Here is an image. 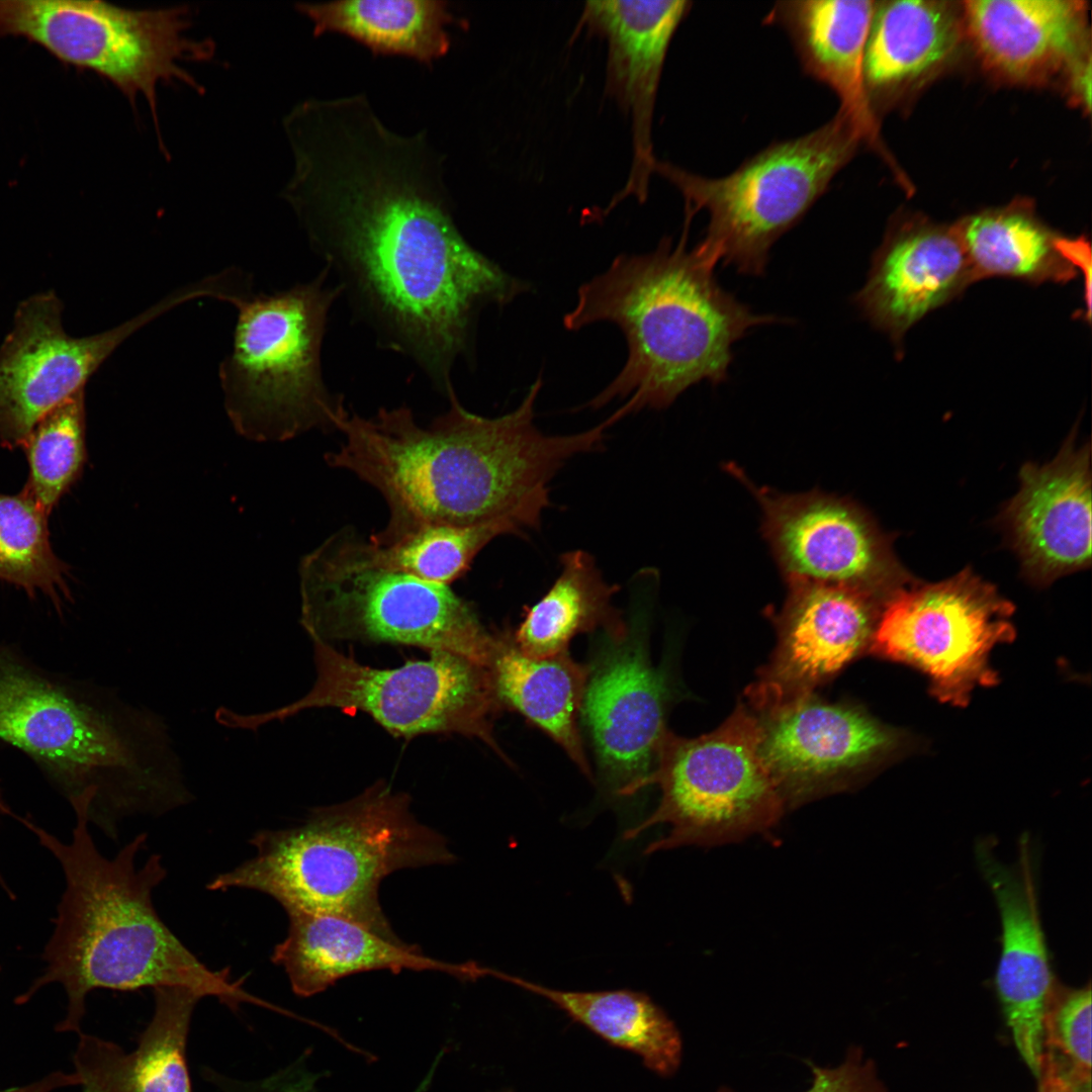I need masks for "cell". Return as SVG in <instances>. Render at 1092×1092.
<instances>
[{"label": "cell", "instance_id": "1f68e13d", "mask_svg": "<svg viewBox=\"0 0 1092 1092\" xmlns=\"http://www.w3.org/2000/svg\"><path fill=\"white\" fill-rule=\"evenodd\" d=\"M974 281L1007 276L1040 283L1066 282L1075 269L1056 248V238L1018 209L984 212L958 225Z\"/></svg>", "mask_w": 1092, "mask_h": 1092}, {"label": "cell", "instance_id": "9c48e42d", "mask_svg": "<svg viewBox=\"0 0 1092 1092\" xmlns=\"http://www.w3.org/2000/svg\"><path fill=\"white\" fill-rule=\"evenodd\" d=\"M755 714L739 703L715 730L694 738L668 729L638 793L656 785L654 811L625 831V839L664 825L646 854L684 846L713 847L767 835L786 807L759 752Z\"/></svg>", "mask_w": 1092, "mask_h": 1092}, {"label": "cell", "instance_id": "484cf974", "mask_svg": "<svg viewBox=\"0 0 1092 1092\" xmlns=\"http://www.w3.org/2000/svg\"><path fill=\"white\" fill-rule=\"evenodd\" d=\"M153 991V1017L132 1052L79 1033L73 1063L82 1092H191L187 1036L193 1010L202 997L178 986Z\"/></svg>", "mask_w": 1092, "mask_h": 1092}, {"label": "cell", "instance_id": "9a60e30c", "mask_svg": "<svg viewBox=\"0 0 1092 1092\" xmlns=\"http://www.w3.org/2000/svg\"><path fill=\"white\" fill-rule=\"evenodd\" d=\"M189 299V292L180 288L115 328L83 338L64 331L62 303L53 292L22 301L0 348V446L22 448L35 425L84 390L126 338Z\"/></svg>", "mask_w": 1092, "mask_h": 1092}, {"label": "cell", "instance_id": "30bf717a", "mask_svg": "<svg viewBox=\"0 0 1092 1092\" xmlns=\"http://www.w3.org/2000/svg\"><path fill=\"white\" fill-rule=\"evenodd\" d=\"M861 142L858 127L838 109L820 127L766 147L726 176H700L657 161L654 171L680 190L689 213L708 212L703 242L720 260L761 275L771 246L826 191Z\"/></svg>", "mask_w": 1092, "mask_h": 1092}, {"label": "cell", "instance_id": "60d3db41", "mask_svg": "<svg viewBox=\"0 0 1092 1092\" xmlns=\"http://www.w3.org/2000/svg\"><path fill=\"white\" fill-rule=\"evenodd\" d=\"M11 814H12L11 810H10L9 806L7 805V803H6V801H5L4 797H3V793H2V791L0 789V818L2 816L11 815Z\"/></svg>", "mask_w": 1092, "mask_h": 1092}, {"label": "cell", "instance_id": "ac0fdd59", "mask_svg": "<svg viewBox=\"0 0 1092 1092\" xmlns=\"http://www.w3.org/2000/svg\"><path fill=\"white\" fill-rule=\"evenodd\" d=\"M993 841L981 840L976 854L996 900L1002 927L995 983L1015 1045L1040 1078L1045 1061L1044 1019L1057 985L1042 930L1029 835L1018 842L1015 862L1000 861Z\"/></svg>", "mask_w": 1092, "mask_h": 1092}, {"label": "cell", "instance_id": "83f0119b", "mask_svg": "<svg viewBox=\"0 0 1092 1092\" xmlns=\"http://www.w3.org/2000/svg\"><path fill=\"white\" fill-rule=\"evenodd\" d=\"M487 977L548 1000L610 1044L637 1055L659 1076L673 1075L680 1065L682 1042L676 1025L644 993L557 990L490 967Z\"/></svg>", "mask_w": 1092, "mask_h": 1092}, {"label": "cell", "instance_id": "7a4b0ae2", "mask_svg": "<svg viewBox=\"0 0 1092 1092\" xmlns=\"http://www.w3.org/2000/svg\"><path fill=\"white\" fill-rule=\"evenodd\" d=\"M542 380L520 405L487 418L466 410L454 388L449 406L428 426L406 405L381 407L366 418L342 400L332 415L343 440L325 454L373 486L388 507V521L368 539L384 543L423 525L498 526L523 534L541 524L549 482L574 455L599 450L607 428L549 436L534 424Z\"/></svg>", "mask_w": 1092, "mask_h": 1092}, {"label": "cell", "instance_id": "603a6c76", "mask_svg": "<svg viewBox=\"0 0 1092 1092\" xmlns=\"http://www.w3.org/2000/svg\"><path fill=\"white\" fill-rule=\"evenodd\" d=\"M286 937L271 961L286 973L294 994L316 995L353 974L388 970L434 971L463 981L480 979V964L450 963L426 956L419 946L384 936L353 920L327 914H287Z\"/></svg>", "mask_w": 1092, "mask_h": 1092}, {"label": "cell", "instance_id": "5bb4252c", "mask_svg": "<svg viewBox=\"0 0 1092 1092\" xmlns=\"http://www.w3.org/2000/svg\"><path fill=\"white\" fill-rule=\"evenodd\" d=\"M754 495L761 531L786 582L841 584L888 601L907 582L889 538L855 503L814 489L783 493L751 482L727 465Z\"/></svg>", "mask_w": 1092, "mask_h": 1092}, {"label": "cell", "instance_id": "4fadbf2b", "mask_svg": "<svg viewBox=\"0 0 1092 1092\" xmlns=\"http://www.w3.org/2000/svg\"><path fill=\"white\" fill-rule=\"evenodd\" d=\"M1013 606L969 567L945 580L904 586L883 606L869 650L925 673L940 701L964 706L997 677L990 654L1014 638Z\"/></svg>", "mask_w": 1092, "mask_h": 1092}, {"label": "cell", "instance_id": "e575fe53", "mask_svg": "<svg viewBox=\"0 0 1092 1092\" xmlns=\"http://www.w3.org/2000/svg\"><path fill=\"white\" fill-rule=\"evenodd\" d=\"M22 449L29 467L22 488L50 515L86 462L84 390L44 416Z\"/></svg>", "mask_w": 1092, "mask_h": 1092}, {"label": "cell", "instance_id": "ba28073f", "mask_svg": "<svg viewBox=\"0 0 1092 1092\" xmlns=\"http://www.w3.org/2000/svg\"><path fill=\"white\" fill-rule=\"evenodd\" d=\"M328 276L324 269L309 282L236 305L233 349L218 376L228 415L243 436L279 441L334 430L332 415L343 398L325 383L321 352L341 289Z\"/></svg>", "mask_w": 1092, "mask_h": 1092}, {"label": "cell", "instance_id": "f1b7e54d", "mask_svg": "<svg viewBox=\"0 0 1092 1092\" xmlns=\"http://www.w3.org/2000/svg\"><path fill=\"white\" fill-rule=\"evenodd\" d=\"M312 33L345 34L374 56H402L431 66L451 48L448 26L466 25L443 0H339L297 3Z\"/></svg>", "mask_w": 1092, "mask_h": 1092}, {"label": "cell", "instance_id": "277c9868", "mask_svg": "<svg viewBox=\"0 0 1092 1092\" xmlns=\"http://www.w3.org/2000/svg\"><path fill=\"white\" fill-rule=\"evenodd\" d=\"M0 740L22 751L88 819L161 816L193 795L165 720L112 691L49 671L0 642Z\"/></svg>", "mask_w": 1092, "mask_h": 1092}, {"label": "cell", "instance_id": "f546056e", "mask_svg": "<svg viewBox=\"0 0 1092 1092\" xmlns=\"http://www.w3.org/2000/svg\"><path fill=\"white\" fill-rule=\"evenodd\" d=\"M561 571L547 593L524 609L523 620L513 631L518 648L532 657L568 652L573 637L599 629L610 640H621L628 629L612 598L618 585L602 576L590 554L582 550L560 556Z\"/></svg>", "mask_w": 1092, "mask_h": 1092}, {"label": "cell", "instance_id": "4316f807", "mask_svg": "<svg viewBox=\"0 0 1092 1092\" xmlns=\"http://www.w3.org/2000/svg\"><path fill=\"white\" fill-rule=\"evenodd\" d=\"M488 669L500 708L518 712L545 732L592 779L578 726L589 665L568 652L529 656L506 629L493 633Z\"/></svg>", "mask_w": 1092, "mask_h": 1092}, {"label": "cell", "instance_id": "6da1fadb", "mask_svg": "<svg viewBox=\"0 0 1092 1092\" xmlns=\"http://www.w3.org/2000/svg\"><path fill=\"white\" fill-rule=\"evenodd\" d=\"M283 127L294 168L282 196L310 247L379 345L446 395L479 312L526 285L459 231L426 130H391L362 93L301 101Z\"/></svg>", "mask_w": 1092, "mask_h": 1092}, {"label": "cell", "instance_id": "ffe728a7", "mask_svg": "<svg viewBox=\"0 0 1092 1092\" xmlns=\"http://www.w3.org/2000/svg\"><path fill=\"white\" fill-rule=\"evenodd\" d=\"M690 9L681 0L587 1L582 21L608 41L607 89L632 120L633 161L623 190L612 201L647 197L656 160L651 124L671 38Z\"/></svg>", "mask_w": 1092, "mask_h": 1092}, {"label": "cell", "instance_id": "3957f363", "mask_svg": "<svg viewBox=\"0 0 1092 1092\" xmlns=\"http://www.w3.org/2000/svg\"><path fill=\"white\" fill-rule=\"evenodd\" d=\"M73 809L76 825L70 843L28 818H18L60 861L66 887L54 933L42 952L44 972L16 997V1004L26 1003L46 985L59 983L67 993L68 1008L57 1030L78 1034L85 998L94 989L178 986L202 998L214 997L232 1010L248 1003L277 1011V1006L247 992L245 979L233 980L229 968L216 971L204 965L159 916L153 891L167 876L162 857L152 854L141 868L135 866L147 833L107 858L88 830V806Z\"/></svg>", "mask_w": 1092, "mask_h": 1092}, {"label": "cell", "instance_id": "5b68a950", "mask_svg": "<svg viewBox=\"0 0 1092 1092\" xmlns=\"http://www.w3.org/2000/svg\"><path fill=\"white\" fill-rule=\"evenodd\" d=\"M687 234L654 251L622 254L583 283L563 317L569 331L608 322L625 336L628 355L617 376L589 402L624 398V417L664 408L690 386L727 378L732 346L775 316L753 313L718 283V254L704 242L687 250Z\"/></svg>", "mask_w": 1092, "mask_h": 1092}, {"label": "cell", "instance_id": "836d02e7", "mask_svg": "<svg viewBox=\"0 0 1092 1092\" xmlns=\"http://www.w3.org/2000/svg\"><path fill=\"white\" fill-rule=\"evenodd\" d=\"M500 535L508 534L498 526L423 525L381 544L366 539V550L379 565L449 585L465 575L475 556Z\"/></svg>", "mask_w": 1092, "mask_h": 1092}, {"label": "cell", "instance_id": "ab89813d", "mask_svg": "<svg viewBox=\"0 0 1092 1092\" xmlns=\"http://www.w3.org/2000/svg\"><path fill=\"white\" fill-rule=\"evenodd\" d=\"M78 1085V1080L73 1074L55 1072L29 1085L14 1087L0 1092H51L64 1086Z\"/></svg>", "mask_w": 1092, "mask_h": 1092}, {"label": "cell", "instance_id": "7402d4cb", "mask_svg": "<svg viewBox=\"0 0 1092 1092\" xmlns=\"http://www.w3.org/2000/svg\"><path fill=\"white\" fill-rule=\"evenodd\" d=\"M975 282L958 225L916 224L887 236L854 300L895 342L932 309Z\"/></svg>", "mask_w": 1092, "mask_h": 1092}, {"label": "cell", "instance_id": "b9f144b4", "mask_svg": "<svg viewBox=\"0 0 1092 1092\" xmlns=\"http://www.w3.org/2000/svg\"><path fill=\"white\" fill-rule=\"evenodd\" d=\"M1041 1078H1042V1083L1039 1086L1038 1092H1052L1049 1080L1044 1076H1042Z\"/></svg>", "mask_w": 1092, "mask_h": 1092}, {"label": "cell", "instance_id": "8fae6325", "mask_svg": "<svg viewBox=\"0 0 1092 1092\" xmlns=\"http://www.w3.org/2000/svg\"><path fill=\"white\" fill-rule=\"evenodd\" d=\"M315 679L299 700L267 713L231 711L230 728L254 730L303 710L363 712L391 734L455 733L478 738L509 761L493 733L502 710L487 666L447 651L395 668L358 662L331 643L312 639Z\"/></svg>", "mask_w": 1092, "mask_h": 1092}, {"label": "cell", "instance_id": "4dcf8cb0", "mask_svg": "<svg viewBox=\"0 0 1092 1092\" xmlns=\"http://www.w3.org/2000/svg\"><path fill=\"white\" fill-rule=\"evenodd\" d=\"M958 40V19L945 2L903 0L876 4L864 54L869 98L873 91L932 69L950 55Z\"/></svg>", "mask_w": 1092, "mask_h": 1092}, {"label": "cell", "instance_id": "8992f818", "mask_svg": "<svg viewBox=\"0 0 1092 1092\" xmlns=\"http://www.w3.org/2000/svg\"><path fill=\"white\" fill-rule=\"evenodd\" d=\"M410 805L407 795L378 782L349 801L313 810L297 826L257 832L250 840L255 855L206 888L261 892L287 914L340 916L397 937L379 902L382 880L455 860L444 836L420 823Z\"/></svg>", "mask_w": 1092, "mask_h": 1092}, {"label": "cell", "instance_id": "8d00e7d4", "mask_svg": "<svg viewBox=\"0 0 1092 1092\" xmlns=\"http://www.w3.org/2000/svg\"><path fill=\"white\" fill-rule=\"evenodd\" d=\"M807 1065L812 1072V1085L804 1092H883L872 1064L862 1059L858 1048H850L844 1061L834 1068L809 1061ZM718 1092L734 1091L722 1086Z\"/></svg>", "mask_w": 1092, "mask_h": 1092}, {"label": "cell", "instance_id": "2e32d148", "mask_svg": "<svg viewBox=\"0 0 1092 1092\" xmlns=\"http://www.w3.org/2000/svg\"><path fill=\"white\" fill-rule=\"evenodd\" d=\"M754 714L759 752L786 810L851 789L898 744L858 706L816 695Z\"/></svg>", "mask_w": 1092, "mask_h": 1092}, {"label": "cell", "instance_id": "cb8c5ba5", "mask_svg": "<svg viewBox=\"0 0 1092 1092\" xmlns=\"http://www.w3.org/2000/svg\"><path fill=\"white\" fill-rule=\"evenodd\" d=\"M967 32L981 59L1015 80L1053 74L1080 57L1085 4L1074 0H970Z\"/></svg>", "mask_w": 1092, "mask_h": 1092}, {"label": "cell", "instance_id": "74e56055", "mask_svg": "<svg viewBox=\"0 0 1092 1092\" xmlns=\"http://www.w3.org/2000/svg\"><path fill=\"white\" fill-rule=\"evenodd\" d=\"M305 1064L306 1060H297L291 1066L262 1080L255 1086V1092H316L320 1075L308 1070Z\"/></svg>", "mask_w": 1092, "mask_h": 1092}, {"label": "cell", "instance_id": "d590c367", "mask_svg": "<svg viewBox=\"0 0 1092 1092\" xmlns=\"http://www.w3.org/2000/svg\"><path fill=\"white\" fill-rule=\"evenodd\" d=\"M1044 1046L1057 1053L1068 1068L1060 1083L1069 1090L1090 1087L1091 987L1067 988L1058 983L1044 1019ZM1046 1052L1045 1054L1052 1053Z\"/></svg>", "mask_w": 1092, "mask_h": 1092}, {"label": "cell", "instance_id": "d4e9b609", "mask_svg": "<svg viewBox=\"0 0 1092 1092\" xmlns=\"http://www.w3.org/2000/svg\"><path fill=\"white\" fill-rule=\"evenodd\" d=\"M876 3L869 0L780 2L770 21L790 35L804 70L829 87L867 142L879 140L864 81L867 39Z\"/></svg>", "mask_w": 1092, "mask_h": 1092}, {"label": "cell", "instance_id": "44dd1931", "mask_svg": "<svg viewBox=\"0 0 1092 1092\" xmlns=\"http://www.w3.org/2000/svg\"><path fill=\"white\" fill-rule=\"evenodd\" d=\"M1075 436L1054 460L1025 463L1020 488L1003 520L1025 574L1039 583L1090 565V445L1076 448Z\"/></svg>", "mask_w": 1092, "mask_h": 1092}, {"label": "cell", "instance_id": "e0dca14e", "mask_svg": "<svg viewBox=\"0 0 1092 1092\" xmlns=\"http://www.w3.org/2000/svg\"><path fill=\"white\" fill-rule=\"evenodd\" d=\"M782 609L770 614L777 645L746 689V706L763 713L815 695L869 649L885 604L862 589L788 582Z\"/></svg>", "mask_w": 1092, "mask_h": 1092}, {"label": "cell", "instance_id": "f35d334b", "mask_svg": "<svg viewBox=\"0 0 1092 1092\" xmlns=\"http://www.w3.org/2000/svg\"><path fill=\"white\" fill-rule=\"evenodd\" d=\"M1056 248L1062 255V257L1075 269L1077 267L1084 276L1085 281V296L1086 301V317L1090 320L1091 311V250L1090 244L1083 238L1068 239L1058 237L1056 238Z\"/></svg>", "mask_w": 1092, "mask_h": 1092}, {"label": "cell", "instance_id": "d6986e66", "mask_svg": "<svg viewBox=\"0 0 1092 1092\" xmlns=\"http://www.w3.org/2000/svg\"><path fill=\"white\" fill-rule=\"evenodd\" d=\"M666 687L644 643L628 635L589 666L581 708L605 780L630 797L652 770L666 732Z\"/></svg>", "mask_w": 1092, "mask_h": 1092}, {"label": "cell", "instance_id": "7c38bea8", "mask_svg": "<svg viewBox=\"0 0 1092 1092\" xmlns=\"http://www.w3.org/2000/svg\"><path fill=\"white\" fill-rule=\"evenodd\" d=\"M183 6L131 9L99 0H0V38L21 36L66 66L111 82L132 103L143 97L157 120L159 85L201 91L184 68L213 57L212 40L193 37Z\"/></svg>", "mask_w": 1092, "mask_h": 1092}, {"label": "cell", "instance_id": "d6a6232c", "mask_svg": "<svg viewBox=\"0 0 1092 1092\" xmlns=\"http://www.w3.org/2000/svg\"><path fill=\"white\" fill-rule=\"evenodd\" d=\"M49 516L23 488L0 492V580L32 599L43 594L61 612L72 601L70 567L53 550Z\"/></svg>", "mask_w": 1092, "mask_h": 1092}, {"label": "cell", "instance_id": "52a82bcc", "mask_svg": "<svg viewBox=\"0 0 1092 1092\" xmlns=\"http://www.w3.org/2000/svg\"><path fill=\"white\" fill-rule=\"evenodd\" d=\"M301 618L310 639L394 643L447 651L488 666L493 634L449 585L375 563L345 526L299 565Z\"/></svg>", "mask_w": 1092, "mask_h": 1092}]
</instances>
